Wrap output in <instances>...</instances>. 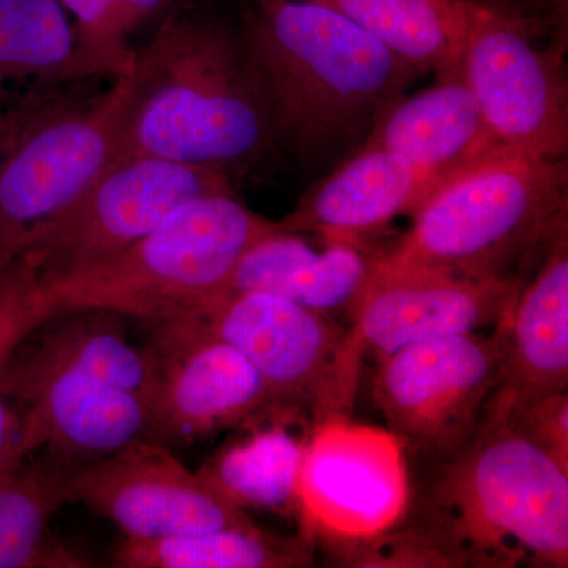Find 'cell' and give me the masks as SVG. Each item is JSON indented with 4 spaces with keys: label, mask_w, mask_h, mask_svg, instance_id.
<instances>
[{
    "label": "cell",
    "mask_w": 568,
    "mask_h": 568,
    "mask_svg": "<svg viewBox=\"0 0 568 568\" xmlns=\"http://www.w3.org/2000/svg\"><path fill=\"white\" fill-rule=\"evenodd\" d=\"M410 504L405 447L390 432L335 418L305 440L297 514L327 541H361L394 529Z\"/></svg>",
    "instance_id": "obj_12"
},
{
    "label": "cell",
    "mask_w": 568,
    "mask_h": 568,
    "mask_svg": "<svg viewBox=\"0 0 568 568\" xmlns=\"http://www.w3.org/2000/svg\"><path fill=\"white\" fill-rule=\"evenodd\" d=\"M130 80L114 163L155 156L227 173L275 145L244 40L220 22L174 11L136 52Z\"/></svg>",
    "instance_id": "obj_2"
},
{
    "label": "cell",
    "mask_w": 568,
    "mask_h": 568,
    "mask_svg": "<svg viewBox=\"0 0 568 568\" xmlns=\"http://www.w3.org/2000/svg\"><path fill=\"white\" fill-rule=\"evenodd\" d=\"M37 450H40L39 444L29 432L24 409L9 392L0 387V480Z\"/></svg>",
    "instance_id": "obj_29"
},
{
    "label": "cell",
    "mask_w": 568,
    "mask_h": 568,
    "mask_svg": "<svg viewBox=\"0 0 568 568\" xmlns=\"http://www.w3.org/2000/svg\"><path fill=\"white\" fill-rule=\"evenodd\" d=\"M538 3H544L549 9L559 11V13H566L568 0H536Z\"/></svg>",
    "instance_id": "obj_32"
},
{
    "label": "cell",
    "mask_w": 568,
    "mask_h": 568,
    "mask_svg": "<svg viewBox=\"0 0 568 568\" xmlns=\"http://www.w3.org/2000/svg\"><path fill=\"white\" fill-rule=\"evenodd\" d=\"M568 388V233L523 284L508 317L506 355L497 390L511 398Z\"/></svg>",
    "instance_id": "obj_19"
},
{
    "label": "cell",
    "mask_w": 568,
    "mask_h": 568,
    "mask_svg": "<svg viewBox=\"0 0 568 568\" xmlns=\"http://www.w3.org/2000/svg\"><path fill=\"white\" fill-rule=\"evenodd\" d=\"M70 467L50 455L0 480V568H81L88 560L51 536L52 515L65 503Z\"/></svg>",
    "instance_id": "obj_23"
},
{
    "label": "cell",
    "mask_w": 568,
    "mask_h": 568,
    "mask_svg": "<svg viewBox=\"0 0 568 568\" xmlns=\"http://www.w3.org/2000/svg\"><path fill=\"white\" fill-rule=\"evenodd\" d=\"M0 387L24 409L39 448L70 469L151 435V406L144 398L73 369L14 353L0 369Z\"/></svg>",
    "instance_id": "obj_14"
},
{
    "label": "cell",
    "mask_w": 568,
    "mask_h": 568,
    "mask_svg": "<svg viewBox=\"0 0 568 568\" xmlns=\"http://www.w3.org/2000/svg\"><path fill=\"white\" fill-rule=\"evenodd\" d=\"M280 231L234 192L203 194L100 263L41 282L52 316L102 310L162 324L193 315L226 293L250 246Z\"/></svg>",
    "instance_id": "obj_5"
},
{
    "label": "cell",
    "mask_w": 568,
    "mask_h": 568,
    "mask_svg": "<svg viewBox=\"0 0 568 568\" xmlns=\"http://www.w3.org/2000/svg\"><path fill=\"white\" fill-rule=\"evenodd\" d=\"M52 99L55 97L41 91L0 100V163L33 115L39 114Z\"/></svg>",
    "instance_id": "obj_30"
},
{
    "label": "cell",
    "mask_w": 568,
    "mask_h": 568,
    "mask_svg": "<svg viewBox=\"0 0 568 568\" xmlns=\"http://www.w3.org/2000/svg\"><path fill=\"white\" fill-rule=\"evenodd\" d=\"M459 567L568 566V469L488 403L437 470L416 523Z\"/></svg>",
    "instance_id": "obj_3"
},
{
    "label": "cell",
    "mask_w": 568,
    "mask_h": 568,
    "mask_svg": "<svg viewBox=\"0 0 568 568\" xmlns=\"http://www.w3.org/2000/svg\"><path fill=\"white\" fill-rule=\"evenodd\" d=\"M508 317L488 335L429 339L379 361L375 403L403 447L446 462L473 439L500 386Z\"/></svg>",
    "instance_id": "obj_9"
},
{
    "label": "cell",
    "mask_w": 568,
    "mask_h": 568,
    "mask_svg": "<svg viewBox=\"0 0 568 568\" xmlns=\"http://www.w3.org/2000/svg\"><path fill=\"white\" fill-rule=\"evenodd\" d=\"M122 316L102 310H77L51 316L17 353L36 364L73 369L95 377L151 406L155 366L149 347L134 346Z\"/></svg>",
    "instance_id": "obj_20"
},
{
    "label": "cell",
    "mask_w": 568,
    "mask_h": 568,
    "mask_svg": "<svg viewBox=\"0 0 568 568\" xmlns=\"http://www.w3.org/2000/svg\"><path fill=\"white\" fill-rule=\"evenodd\" d=\"M122 6L129 11L134 24L151 20L156 14L163 13L171 0H121Z\"/></svg>",
    "instance_id": "obj_31"
},
{
    "label": "cell",
    "mask_w": 568,
    "mask_h": 568,
    "mask_svg": "<svg viewBox=\"0 0 568 568\" xmlns=\"http://www.w3.org/2000/svg\"><path fill=\"white\" fill-rule=\"evenodd\" d=\"M567 216L566 159L500 148L437 186L413 227L373 265L525 283L567 233Z\"/></svg>",
    "instance_id": "obj_4"
},
{
    "label": "cell",
    "mask_w": 568,
    "mask_h": 568,
    "mask_svg": "<svg viewBox=\"0 0 568 568\" xmlns=\"http://www.w3.org/2000/svg\"><path fill=\"white\" fill-rule=\"evenodd\" d=\"M130 89L129 73L88 106L52 99L24 126L0 163V265L114 163Z\"/></svg>",
    "instance_id": "obj_8"
},
{
    "label": "cell",
    "mask_w": 568,
    "mask_h": 568,
    "mask_svg": "<svg viewBox=\"0 0 568 568\" xmlns=\"http://www.w3.org/2000/svg\"><path fill=\"white\" fill-rule=\"evenodd\" d=\"M242 40L275 144L308 166L342 162L420 77L315 0H260Z\"/></svg>",
    "instance_id": "obj_1"
},
{
    "label": "cell",
    "mask_w": 568,
    "mask_h": 568,
    "mask_svg": "<svg viewBox=\"0 0 568 568\" xmlns=\"http://www.w3.org/2000/svg\"><path fill=\"white\" fill-rule=\"evenodd\" d=\"M558 48L540 50L525 21L467 0L463 78L499 148L564 160L568 89Z\"/></svg>",
    "instance_id": "obj_10"
},
{
    "label": "cell",
    "mask_w": 568,
    "mask_h": 568,
    "mask_svg": "<svg viewBox=\"0 0 568 568\" xmlns=\"http://www.w3.org/2000/svg\"><path fill=\"white\" fill-rule=\"evenodd\" d=\"M489 403L503 413L517 432L547 450L560 466L568 469L567 390L530 398H511L496 390Z\"/></svg>",
    "instance_id": "obj_28"
},
{
    "label": "cell",
    "mask_w": 568,
    "mask_h": 568,
    "mask_svg": "<svg viewBox=\"0 0 568 568\" xmlns=\"http://www.w3.org/2000/svg\"><path fill=\"white\" fill-rule=\"evenodd\" d=\"M521 282L477 280L436 272L372 274L351 320V338L379 361L403 347L478 334L503 323L517 301Z\"/></svg>",
    "instance_id": "obj_15"
},
{
    "label": "cell",
    "mask_w": 568,
    "mask_h": 568,
    "mask_svg": "<svg viewBox=\"0 0 568 568\" xmlns=\"http://www.w3.org/2000/svg\"><path fill=\"white\" fill-rule=\"evenodd\" d=\"M316 250L302 234L265 235L235 265L226 293H267L321 313H353L372 274L375 254L346 241Z\"/></svg>",
    "instance_id": "obj_18"
},
{
    "label": "cell",
    "mask_w": 568,
    "mask_h": 568,
    "mask_svg": "<svg viewBox=\"0 0 568 568\" xmlns=\"http://www.w3.org/2000/svg\"><path fill=\"white\" fill-rule=\"evenodd\" d=\"M439 185V179L402 156L357 148L276 224L284 233H312L325 241L361 245L392 220L416 215Z\"/></svg>",
    "instance_id": "obj_16"
},
{
    "label": "cell",
    "mask_w": 568,
    "mask_h": 568,
    "mask_svg": "<svg viewBox=\"0 0 568 568\" xmlns=\"http://www.w3.org/2000/svg\"><path fill=\"white\" fill-rule=\"evenodd\" d=\"M104 77L59 0H0V100L13 95L17 82L58 85Z\"/></svg>",
    "instance_id": "obj_22"
},
{
    "label": "cell",
    "mask_w": 568,
    "mask_h": 568,
    "mask_svg": "<svg viewBox=\"0 0 568 568\" xmlns=\"http://www.w3.org/2000/svg\"><path fill=\"white\" fill-rule=\"evenodd\" d=\"M376 37L418 74L463 77L467 0H315Z\"/></svg>",
    "instance_id": "obj_21"
},
{
    "label": "cell",
    "mask_w": 568,
    "mask_h": 568,
    "mask_svg": "<svg viewBox=\"0 0 568 568\" xmlns=\"http://www.w3.org/2000/svg\"><path fill=\"white\" fill-rule=\"evenodd\" d=\"M358 148L394 153L443 183L500 149L463 77L399 97Z\"/></svg>",
    "instance_id": "obj_17"
},
{
    "label": "cell",
    "mask_w": 568,
    "mask_h": 568,
    "mask_svg": "<svg viewBox=\"0 0 568 568\" xmlns=\"http://www.w3.org/2000/svg\"><path fill=\"white\" fill-rule=\"evenodd\" d=\"M65 503L82 504L138 540L253 525L245 510L151 437L70 470Z\"/></svg>",
    "instance_id": "obj_13"
},
{
    "label": "cell",
    "mask_w": 568,
    "mask_h": 568,
    "mask_svg": "<svg viewBox=\"0 0 568 568\" xmlns=\"http://www.w3.org/2000/svg\"><path fill=\"white\" fill-rule=\"evenodd\" d=\"M186 317L244 355L284 406L310 407L315 426L347 418L364 351L331 317L267 293L223 294Z\"/></svg>",
    "instance_id": "obj_6"
},
{
    "label": "cell",
    "mask_w": 568,
    "mask_h": 568,
    "mask_svg": "<svg viewBox=\"0 0 568 568\" xmlns=\"http://www.w3.org/2000/svg\"><path fill=\"white\" fill-rule=\"evenodd\" d=\"M286 417L223 447L197 473L224 499L246 510L297 511V485L305 440L284 426Z\"/></svg>",
    "instance_id": "obj_25"
},
{
    "label": "cell",
    "mask_w": 568,
    "mask_h": 568,
    "mask_svg": "<svg viewBox=\"0 0 568 568\" xmlns=\"http://www.w3.org/2000/svg\"><path fill=\"white\" fill-rule=\"evenodd\" d=\"M73 21L82 48L108 78L132 73L136 52L129 39L138 28L121 0H59Z\"/></svg>",
    "instance_id": "obj_26"
},
{
    "label": "cell",
    "mask_w": 568,
    "mask_h": 568,
    "mask_svg": "<svg viewBox=\"0 0 568 568\" xmlns=\"http://www.w3.org/2000/svg\"><path fill=\"white\" fill-rule=\"evenodd\" d=\"M151 439L192 444L263 418L286 417L272 388L242 355L196 321L155 324Z\"/></svg>",
    "instance_id": "obj_11"
},
{
    "label": "cell",
    "mask_w": 568,
    "mask_h": 568,
    "mask_svg": "<svg viewBox=\"0 0 568 568\" xmlns=\"http://www.w3.org/2000/svg\"><path fill=\"white\" fill-rule=\"evenodd\" d=\"M223 192L234 190L219 168L155 156L122 160L26 235L11 257H24L41 282H50L122 252L186 201Z\"/></svg>",
    "instance_id": "obj_7"
},
{
    "label": "cell",
    "mask_w": 568,
    "mask_h": 568,
    "mask_svg": "<svg viewBox=\"0 0 568 568\" xmlns=\"http://www.w3.org/2000/svg\"><path fill=\"white\" fill-rule=\"evenodd\" d=\"M121 568H293L312 564L304 538L272 536L256 525L170 538H123Z\"/></svg>",
    "instance_id": "obj_24"
},
{
    "label": "cell",
    "mask_w": 568,
    "mask_h": 568,
    "mask_svg": "<svg viewBox=\"0 0 568 568\" xmlns=\"http://www.w3.org/2000/svg\"><path fill=\"white\" fill-rule=\"evenodd\" d=\"M51 316L33 265L22 256L0 265V369Z\"/></svg>",
    "instance_id": "obj_27"
}]
</instances>
